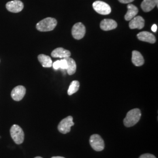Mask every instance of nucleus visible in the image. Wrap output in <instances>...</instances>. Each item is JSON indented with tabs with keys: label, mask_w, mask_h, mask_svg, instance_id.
I'll return each mask as SVG.
<instances>
[{
	"label": "nucleus",
	"mask_w": 158,
	"mask_h": 158,
	"mask_svg": "<svg viewBox=\"0 0 158 158\" xmlns=\"http://www.w3.org/2000/svg\"><path fill=\"white\" fill-rule=\"evenodd\" d=\"M141 117V111L139 108H134L127 114L124 119V124L126 127H131L137 124Z\"/></svg>",
	"instance_id": "nucleus-1"
},
{
	"label": "nucleus",
	"mask_w": 158,
	"mask_h": 158,
	"mask_svg": "<svg viewBox=\"0 0 158 158\" xmlns=\"http://www.w3.org/2000/svg\"><path fill=\"white\" fill-rule=\"evenodd\" d=\"M56 19L53 18L48 17L42 19L36 24V29L40 32L51 31L56 27Z\"/></svg>",
	"instance_id": "nucleus-2"
},
{
	"label": "nucleus",
	"mask_w": 158,
	"mask_h": 158,
	"mask_svg": "<svg viewBox=\"0 0 158 158\" xmlns=\"http://www.w3.org/2000/svg\"><path fill=\"white\" fill-rule=\"evenodd\" d=\"M12 139L17 144H21L24 141V132L18 125H13L10 129Z\"/></svg>",
	"instance_id": "nucleus-3"
},
{
	"label": "nucleus",
	"mask_w": 158,
	"mask_h": 158,
	"mask_svg": "<svg viewBox=\"0 0 158 158\" xmlns=\"http://www.w3.org/2000/svg\"><path fill=\"white\" fill-rule=\"evenodd\" d=\"M74 123L73 121V117L68 116V117L63 119L58 125L57 129L60 132L63 134L69 133L71 131V127L73 126Z\"/></svg>",
	"instance_id": "nucleus-4"
},
{
	"label": "nucleus",
	"mask_w": 158,
	"mask_h": 158,
	"mask_svg": "<svg viewBox=\"0 0 158 158\" xmlns=\"http://www.w3.org/2000/svg\"><path fill=\"white\" fill-rule=\"evenodd\" d=\"M93 7L95 11L101 15H108L111 12L110 6L107 3L101 1H97L93 2Z\"/></svg>",
	"instance_id": "nucleus-5"
},
{
	"label": "nucleus",
	"mask_w": 158,
	"mask_h": 158,
	"mask_svg": "<svg viewBox=\"0 0 158 158\" xmlns=\"http://www.w3.org/2000/svg\"><path fill=\"white\" fill-rule=\"evenodd\" d=\"M91 147L96 151H102L105 147L104 141L101 136L98 134H93L90 138Z\"/></svg>",
	"instance_id": "nucleus-6"
},
{
	"label": "nucleus",
	"mask_w": 158,
	"mask_h": 158,
	"mask_svg": "<svg viewBox=\"0 0 158 158\" xmlns=\"http://www.w3.org/2000/svg\"><path fill=\"white\" fill-rule=\"evenodd\" d=\"M72 34L75 40H80L85 36V26L81 23H76L72 29Z\"/></svg>",
	"instance_id": "nucleus-7"
},
{
	"label": "nucleus",
	"mask_w": 158,
	"mask_h": 158,
	"mask_svg": "<svg viewBox=\"0 0 158 158\" xmlns=\"http://www.w3.org/2000/svg\"><path fill=\"white\" fill-rule=\"evenodd\" d=\"M23 4L19 0H14L9 1L6 4V8L8 11L13 13H18L21 11L23 9Z\"/></svg>",
	"instance_id": "nucleus-8"
},
{
	"label": "nucleus",
	"mask_w": 158,
	"mask_h": 158,
	"mask_svg": "<svg viewBox=\"0 0 158 158\" xmlns=\"http://www.w3.org/2000/svg\"><path fill=\"white\" fill-rule=\"evenodd\" d=\"M25 93H26L25 87L23 85H18L13 89V90L11 91V96L12 98L16 102H19L23 98V97L25 95Z\"/></svg>",
	"instance_id": "nucleus-9"
},
{
	"label": "nucleus",
	"mask_w": 158,
	"mask_h": 158,
	"mask_svg": "<svg viewBox=\"0 0 158 158\" xmlns=\"http://www.w3.org/2000/svg\"><path fill=\"white\" fill-rule=\"evenodd\" d=\"M145 25V20L141 16H136L132 18L130 21L129 26L130 28L132 29H142L144 27Z\"/></svg>",
	"instance_id": "nucleus-10"
},
{
	"label": "nucleus",
	"mask_w": 158,
	"mask_h": 158,
	"mask_svg": "<svg viewBox=\"0 0 158 158\" xmlns=\"http://www.w3.org/2000/svg\"><path fill=\"white\" fill-rule=\"evenodd\" d=\"M117 27V23L111 19H104L100 23V28L102 30L108 31H111Z\"/></svg>",
	"instance_id": "nucleus-11"
},
{
	"label": "nucleus",
	"mask_w": 158,
	"mask_h": 158,
	"mask_svg": "<svg viewBox=\"0 0 158 158\" xmlns=\"http://www.w3.org/2000/svg\"><path fill=\"white\" fill-rule=\"evenodd\" d=\"M137 38L139 40L143 42H146L151 44H154L156 42L155 36L152 34L147 31L139 32L137 35Z\"/></svg>",
	"instance_id": "nucleus-12"
},
{
	"label": "nucleus",
	"mask_w": 158,
	"mask_h": 158,
	"mask_svg": "<svg viewBox=\"0 0 158 158\" xmlns=\"http://www.w3.org/2000/svg\"><path fill=\"white\" fill-rule=\"evenodd\" d=\"M128 11L125 15V19L127 21H130L132 18L136 16L138 13V9L135 6L129 4L127 6Z\"/></svg>",
	"instance_id": "nucleus-13"
},
{
	"label": "nucleus",
	"mask_w": 158,
	"mask_h": 158,
	"mask_svg": "<svg viewBox=\"0 0 158 158\" xmlns=\"http://www.w3.org/2000/svg\"><path fill=\"white\" fill-rule=\"evenodd\" d=\"M51 55L53 57L66 58L70 56L71 53L69 51L64 49L62 48H58L52 52Z\"/></svg>",
	"instance_id": "nucleus-14"
},
{
	"label": "nucleus",
	"mask_w": 158,
	"mask_h": 158,
	"mask_svg": "<svg viewBox=\"0 0 158 158\" xmlns=\"http://www.w3.org/2000/svg\"><path fill=\"white\" fill-rule=\"evenodd\" d=\"M132 62L136 66H141L144 64V59L139 52L134 51L132 52Z\"/></svg>",
	"instance_id": "nucleus-15"
},
{
	"label": "nucleus",
	"mask_w": 158,
	"mask_h": 158,
	"mask_svg": "<svg viewBox=\"0 0 158 158\" xmlns=\"http://www.w3.org/2000/svg\"><path fill=\"white\" fill-rule=\"evenodd\" d=\"M158 6V0H143L141 4V8L144 12L151 11Z\"/></svg>",
	"instance_id": "nucleus-16"
},
{
	"label": "nucleus",
	"mask_w": 158,
	"mask_h": 158,
	"mask_svg": "<svg viewBox=\"0 0 158 158\" xmlns=\"http://www.w3.org/2000/svg\"><path fill=\"white\" fill-rule=\"evenodd\" d=\"M38 60L44 68H51L52 66V60L50 57L44 54H40L38 56Z\"/></svg>",
	"instance_id": "nucleus-17"
},
{
	"label": "nucleus",
	"mask_w": 158,
	"mask_h": 158,
	"mask_svg": "<svg viewBox=\"0 0 158 158\" xmlns=\"http://www.w3.org/2000/svg\"><path fill=\"white\" fill-rule=\"evenodd\" d=\"M66 59L67 64H68V68H67V72H68L69 75H73L75 73L76 71V62L74 61L73 59L70 58V57H66L64 58Z\"/></svg>",
	"instance_id": "nucleus-18"
},
{
	"label": "nucleus",
	"mask_w": 158,
	"mask_h": 158,
	"mask_svg": "<svg viewBox=\"0 0 158 158\" xmlns=\"http://www.w3.org/2000/svg\"><path fill=\"white\" fill-rule=\"evenodd\" d=\"M52 66L55 70H58L59 69L64 70V69H67L68 64L66 59H62L60 60H57L56 62L53 63Z\"/></svg>",
	"instance_id": "nucleus-19"
},
{
	"label": "nucleus",
	"mask_w": 158,
	"mask_h": 158,
	"mask_svg": "<svg viewBox=\"0 0 158 158\" xmlns=\"http://www.w3.org/2000/svg\"><path fill=\"white\" fill-rule=\"evenodd\" d=\"M80 83L77 80H74L70 85L69 89H68V93L69 96L73 94L74 93H76L79 90Z\"/></svg>",
	"instance_id": "nucleus-20"
},
{
	"label": "nucleus",
	"mask_w": 158,
	"mask_h": 158,
	"mask_svg": "<svg viewBox=\"0 0 158 158\" xmlns=\"http://www.w3.org/2000/svg\"><path fill=\"white\" fill-rule=\"evenodd\" d=\"M139 158H156L152 154L150 153H145L140 156Z\"/></svg>",
	"instance_id": "nucleus-21"
},
{
	"label": "nucleus",
	"mask_w": 158,
	"mask_h": 158,
	"mask_svg": "<svg viewBox=\"0 0 158 158\" xmlns=\"http://www.w3.org/2000/svg\"><path fill=\"white\" fill-rule=\"evenodd\" d=\"M121 3L123 4H130L131 2H133L134 0H118Z\"/></svg>",
	"instance_id": "nucleus-22"
},
{
	"label": "nucleus",
	"mask_w": 158,
	"mask_h": 158,
	"mask_svg": "<svg viewBox=\"0 0 158 158\" xmlns=\"http://www.w3.org/2000/svg\"><path fill=\"white\" fill-rule=\"evenodd\" d=\"M151 29H152V31L153 32H156V31H157V25H155V24L153 25L152 27L151 28Z\"/></svg>",
	"instance_id": "nucleus-23"
},
{
	"label": "nucleus",
	"mask_w": 158,
	"mask_h": 158,
	"mask_svg": "<svg viewBox=\"0 0 158 158\" xmlns=\"http://www.w3.org/2000/svg\"><path fill=\"white\" fill-rule=\"evenodd\" d=\"M51 158H65L62 156H53V157H52Z\"/></svg>",
	"instance_id": "nucleus-24"
},
{
	"label": "nucleus",
	"mask_w": 158,
	"mask_h": 158,
	"mask_svg": "<svg viewBox=\"0 0 158 158\" xmlns=\"http://www.w3.org/2000/svg\"><path fill=\"white\" fill-rule=\"evenodd\" d=\"M35 158H42V157H40V156H37V157H35Z\"/></svg>",
	"instance_id": "nucleus-25"
}]
</instances>
